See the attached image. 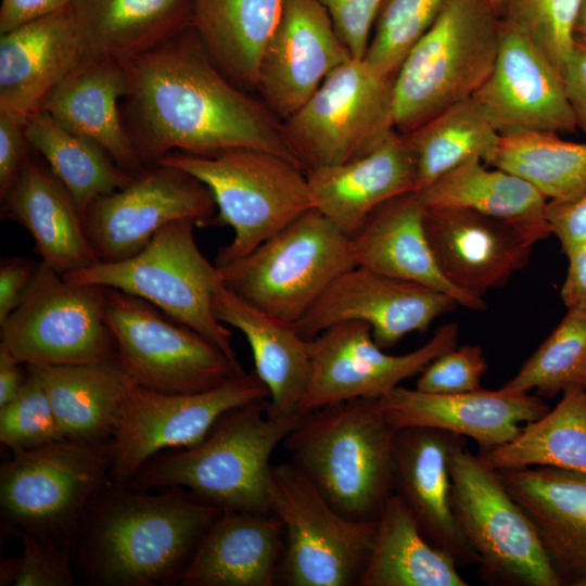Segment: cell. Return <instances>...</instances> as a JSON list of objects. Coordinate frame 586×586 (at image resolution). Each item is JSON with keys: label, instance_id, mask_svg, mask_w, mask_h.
I'll return each instance as SVG.
<instances>
[{"label": "cell", "instance_id": "1", "mask_svg": "<svg viewBox=\"0 0 586 586\" xmlns=\"http://www.w3.org/2000/svg\"><path fill=\"white\" fill-rule=\"evenodd\" d=\"M127 71L120 110L144 166L177 150L209 156L239 148L271 152L300 166L282 122L220 72L192 26L127 62Z\"/></svg>", "mask_w": 586, "mask_h": 586}, {"label": "cell", "instance_id": "2", "mask_svg": "<svg viewBox=\"0 0 586 586\" xmlns=\"http://www.w3.org/2000/svg\"><path fill=\"white\" fill-rule=\"evenodd\" d=\"M153 492L110 480L92 497L73 547L86 584L180 583L200 539L222 511L182 487Z\"/></svg>", "mask_w": 586, "mask_h": 586}, {"label": "cell", "instance_id": "3", "mask_svg": "<svg viewBox=\"0 0 586 586\" xmlns=\"http://www.w3.org/2000/svg\"><path fill=\"white\" fill-rule=\"evenodd\" d=\"M263 398L226 411L198 444L158 453L125 485L182 487L221 511L270 514V458L302 416L273 418Z\"/></svg>", "mask_w": 586, "mask_h": 586}, {"label": "cell", "instance_id": "4", "mask_svg": "<svg viewBox=\"0 0 586 586\" xmlns=\"http://www.w3.org/2000/svg\"><path fill=\"white\" fill-rule=\"evenodd\" d=\"M396 431L378 399L353 398L302 415L283 443L290 462L337 512L353 521L372 522L393 495Z\"/></svg>", "mask_w": 586, "mask_h": 586}, {"label": "cell", "instance_id": "5", "mask_svg": "<svg viewBox=\"0 0 586 586\" xmlns=\"http://www.w3.org/2000/svg\"><path fill=\"white\" fill-rule=\"evenodd\" d=\"M500 23L489 0H445L395 75L396 130L409 133L475 93L495 65Z\"/></svg>", "mask_w": 586, "mask_h": 586}, {"label": "cell", "instance_id": "6", "mask_svg": "<svg viewBox=\"0 0 586 586\" xmlns=\"http://www.w3.org/2000/svg\"><path fill=\"white\" fill-rule=\"evenodd\" d=\"M180 168L212 192L217 216L212 224L232 228L216 267L257 247L305 212L315 208L305 171L291 161L256 149H230L209 156L173 152L161 158Z\"/></svg>", "mask_w": 586, "mask_h": 586}, {"label": "cell", "instance_id": "7", "mask_svg": "<svg viewBox=\"0 0 586 586\" xmlns=\"http://www.w3.org/2000/svg\"><path fill=\"white\" fill-rule=\"evenodd\" d=\"M109 442L62 438L12 453L0 468L2 523L73 550L88 504L111 480Z\"/></svg>", "mask_w": 586, "mask_h": 586}, {"label": "cell", "instance_id": "8", "mask_svg": "<svg viewBox=\"0 0 586 586\" xmlns=\"http://www.w3.org/2000/svg\"><path fill=\"white\" fill-rule=\"evenodd\" d=\"M354 266L349 237L311 208L245 256L217 268L221 283L235 295L294 326Z\"/></svg>", "mask_w": 586, "mask_h": 586}, {"label": "cell", "instance_id": "9", "mask_svg": "<svg viewBox=\"0 0 586 586\" xmlns=\"http://www.w3.org/2000/svg\"><path fill=\"white\" fill-rule=\"evenodd\" d=\"M195 226L193 219L173 221L128 259L100 262L62 276L72 282L107 286L145 300L239 362L231 332L213 311L214 293L221 279L216 265L195 242Z\"/></svg>", "mask_w": 586, "mask_h": 586}, {"label": "cell", "instance_id": "10", "mask_svg": "<svg viewBox=\"0 0 586 586\" xmlns=\"http://www.w3.org/2000/svg\"><path fill=\"white\" fill-rule=\"evenodd\" d=\"M450 507L462 536L479 557L477 574L489 585L561 586L536 528L496 471L466 448L448 460Z\"/></svg>", "mask_w": 586, "mask_h": 586}, {"label": "cell", "instance_id": "11", "mask_svg": "<svg viewBox=\"0 0 586 586\" xmlns=\"http://www.w3.org/2000/svg\"><path fill=\"white\" fill-rule=\"evenodd\" d=\"M271 513L282 523L286 548L280 576L290 586L359 585L377 521L347 519L292 462L272 464Z\"/></svg>", "mask_w": 586, "mask_h": 586}, {"label": "cell", "instance_id": "12", "mask_svg": "<svg viewBox=\"0 0 586 586\" xmlns=\"http://www.w3.org/2000/svg\"><path fill=\"white\" fill-rule=\"evenodd\" d=\"M105 292L106 286L68 281L41 260L18 306L0 324V344L25 366L115 360Z\"/></svg>", "mask_w": 586, "mask_h": 586}, {"label": "cell", "instance_id": "13", "mask_svg": "<svg viewBox=\"0 0 586 586\" xmlns=\"http://www.w3.org/2000/svg\"><path fill=\"white\" fill-rule=\"evenodd\" d=\"M394 78L352 58L282 122L284 139L304 171L349 161L395 129Z\"/></svg>", "mask_w": 586, "mask_h": 586}, {"label": "cell", "instance_id": "14", "mask_svg": "<svg viewBox=\"0 0 586 586\" xmlns=\"http://www.w3.org/2000/svg\"><path fill=\"white\" fill-rule=\"evenodd\" d=\"M105 311L117 360L139 386L167 394L199 393L244 371L204 336L145 300L106 286Z\"/></svg>", "mask_w": 586, "mask_h": 586}, {"label": "cell", "instance_id": "15", "mask_svg": "<svg viewBox=\"0 0 586 586\" xmlns=\"http://www.w3.org/2000/svg\"><path fill=\"white\" fill-rule=\"evenodd\" d=\"M263 398H269V392L255 371H242L215 388L189 394L135 384L109 442L111 481L125 485L153 456L198 444L226 411Z\"/></svg>", "mask_w": 586, "mask_h": 586}, {"label": "cell", "instance_id": "16", "mask_svg": "<svg viewBox=\"0 0 586 586\" xmlns=\"http://www.w3.org/2000/svg\"><path fill=\"white\" fill-rule=\"evenodd\" d=\"M215 209L214 196L203 182L180 168L155 163L125 187L97 198L84 222L100 262L116 263L135 256L173 221L212 224Z\"/></svg>", "mask_w": 586, "mask_h": 586}, {"label": "cell", "instance_id": "17", "mask_svg": "<svg viewBox=\"0 0 586 586\" xmlns=\"http://www.w3.org/2000/svg\"><path fill=\"white\" fill-rule=\"evenodd\" d=\"M458 332L456 323H446L421 347L390 355L374 342L365 321L348 320L330 327L309 340L310 377L300 415L346 399L383 397L455 347Z\"/></svg>", "mask_w": 586, "mask_h": 586}, {"label": "cell", "instance_id": "18", "mask_svg": "<svg viewBox=\"0 0 586 586\" xmlns=\"http://www.w3.org/2000/svg\"><path fill=\"white\" fill-rule=\"evenodd\" d=\"M457 304L442 291L354 266L330 283L294 328L310 340L336 323L360 320L384 349L411 332H424Z\"/></svg>", "mask_w": 586, "mask_h": 586}, {"label": "cell", "instance_id": "19", "mask_svg": "<svg viewBox=\"0 0 586 586\" xmlns=\"http://www.w3.org/2000/svg\"><path fill=\"white\" fill-rule=\"evenodd\" d=\"M471 98L499 136L577 128L562 73L528 37L502 20L495 65Z\"/></svg>", "mask_w": 586, "mask_h": 586}, {"label": "cell", "instance_id": "20", "mask_svg": "<svg viewBox=\"0 0 586 586\" xmlns=\"http://www.w3.org/2000/svg\"><path fill=\"white\" fill-rule=\"evenodd\" d=\"M424 229L437 266L456 289L483 298L524 268L547 233L467 209L424 208Z\"/></svg>", "mask_w": 586, "mask_h": 586}, {"label": "cell", "instance_id": "21", "mask_svg": "<svg viewBox=\"0 0 586 586\" xmlns=\"http://www.w3.org/2000/svg\"><path fill=\"white\" fill-rule=\"evenodd\" d=\"M353 56L317 0H286L259 65L257 91L281 122Z\"/></svg>", "mask_w": 586, "mask_h": 586}, {"label": "cell", "instance_id": "22", "mask_svg": "<svg viewBox=\"0 0 586 586\" xmlns=\"http://www.w3.org/2000/svg\"><path fill=\"white\" fill-rule=\"evenodd\" d=\"M466 437L447 431L407 426L394 436L392 489L407 507L423 536L458 568L479 563L462 536L450 507L448 460Z\"/></svg>", "mask_w": 586, "mask_h": 586}, {"label": "cell", "instance_id": "23", "mask_svg": "<svg viewBox=\"0 0 586 586\" xmlns=\"http://www.w3.org/2000/svg\"><path fill=\"white\" fill-rule=\"evenodd\" d=\"M385 419L396 429L433 428L473 438L480 449L514 440L521 423L549 411L539 397L500 387L458 394H431L397 386L378 399Z\"/></svg>", "mask_w": 586, "mask_h": 586}, {"label": "cell", "instance_id": "24", "mask_svg": "<svg viewBox=\"0 0 586 586\" xmlns=\"http://www.w3.org/2000/svg\"><path fill=\"white\" fill-rule=\"evenodd\" d=\"M305 174L314 207L348 237L380 205L417 190L410 146L396 129L349 161Z\"/></svg>", "mask_w": 586, "mask_h": 586}, {"label": "cell", "instance_id": "25", "mask_svg": "<svg viewBox=\"0 0 586 586\" xmlns=\"http://www.w3.org/2000/svg\"><path fill=\"white\" fill-rule=\"evenodd\" d=\"M532 520L561 586L586 579V474L552 467L496 471Z\"/></svg>", "mask_w": 586, "mask_h": 586}, {"label": "cell", "instance_id": "26", "mask_svg": "<svg viewBox=\"0 0 586 586\" xmlns=\"http://www.w3.org/2000/svg\"><path fill=\"white\" fill-rule=\"evenodd\" d=\"M71 5L0 37V113L21 124L39 112L79 63Z\"/></svg>", "mask_w": 586, "mask_h": 586}, {"label": "cell", "instance_id": "27", "mask_svg": "<svg viewBox=\"0 0 586 586\" xmlns=\"http://www.w3.org/2000/svg\"><path fill=\"white\" fill-rule=\"evenodd\" d=\"M1 206L2 217L24 227L42 262L59 273L100 263L82 214L46 162L28 154Z\"/></svg>", "mask_w": 586, "mask_h": 586}, {"label": "cell", "instance_id": "28", "mask_svg": "<svg viewBox=\"0 0 586 586\" xmlns=\"http://www.w3.org/2000/svg\"><path fill=\"white\" fill-rule=\"evenodd\" d=\"M423 219L424 206L416 191L380 205L349 237L355 265L442 291L466 308L485 310L483 298L462 293L443 276Z\"/></svg>", "mask_w": 586, "mask_h": 586}, {"label": "cell", "instance_id": "29", "mask_svg": "<svg viewBox=\"0 0 586 586\" xmlns=\"http://www.w3.org/2000/svg\"><path fill=\"white\" fill-rule=\"evenodd\" d=\"M128 88L127 63L112 59L80 61L41 110L68 130L98 143L120 168L136 175L145 166L118 105Z\"/></svg>", "mask_w": 586, "mask_h": 586}, {"label": "cell", "instance_id": "30", "mask_svg": "<svg viewBox=\"0 0 586 586\" xmlns=\"http://www.w3.org/2000/svg\"><path fill=\"white\" fill-rule=\"evenodd\" d=\"M283 526L272 513L222 511L200 539L184 586H272Z\"/></svg>", "mask_w": 586, "mask_h": 586}, {"label": "cell", "instance_id": "31", "mask_svg": "<svg viewBox=\"0 0 586 586\" xmlns=\"http://www.w3.org/2000/svg\"><path fill=\"white\" fill-rule=\"evenodd\" d=\"M217 320L231 326L249 342L255 372L269 392L268 413L273 418L300 415L310 377L309 340L293 324L281 321L249 304L221 282L213 297Z\"/></svg>", "mask_w": 586, "mask_h": 586}, {"label": "cell", "instance_id": "32", "mask_svg": "<svg viewBox=\"0 0 586 586\" xmlns=\"http://www.w3.org/2000/svg\"><path fill=\"white\" fill-rule=\"evenodd\" d=\"M69 5L80 61L127 63L191 26V0H71Z\"/></svg>", "mask_w": 586, "mask_h": 586}, {"label": "cell", "instance_id": "33", "mask_svg": "<svg viewBox=\"0 0 586 586\" xmlns=\"http://www.w3.org/2000/svg\"><path fill=\"white\" fill-rule=\"evenodd\" d=\"M52 403L64 438L109 442L136 384L117 359L72 366H28Z\"/></svg>", "mask_w": 586, "mask_h": 586}, {"label": "cell", "instance_id": "34", "mask_svg": "<svg viewBox=\"0 0 586 586\" xmlns=\"http://www.w3.org/2000/svg\"><path fill=\"white\" fill-rule=\"evenodd\" d=\"M286 0H191V26L213 63L241 89L256 90L260 60Z\"/></svg>", "mask_w": 586, "mask_h": 586}, {"label": "cell", "instance_id": "35", "mask_svg": "<svg viewBox=\"0 0 586 586\" xmlns=\"http://www.w3.org/2000/svg\"><path fill=\"white\" fill-rule=\"evenodd\" d=\"M417 194L424 208L467 209L552 233L545 214L547 199L521 177L497 167L486 168L477 157Z\"/></svg>", "mask_w": 586, "mask_h": 586}, {"label": "cell", "instance_id": "36", "mask_svg": "<svg viewBox=\"0 0 586 586\" xmlns=\"http://www.w3.org/2000/svg\"><path fill=\"white\" fill-rule=\"evenodd\" d=\"M457 568L423 536L407 507L393 494L378 519L359 586H467Z\"/></svg>", "mask_w": 586, "mask_h": 586}, {"label": "cell", "instance_id": "37", "mask_svg": "<svg viewBox=\"0 0 586 586\" xmlns=\"http://www.w3.org/2000/svg\"><path fill=\"white\" fill-rule=\"evenodd\" d=\"M553 409L522 426L512 441L480 449V461L494 471L552 467L586 474V392L568 386Z\"/></svg>", "mask_w": 586, "mask_h": 586}, {"label": "cell", "instance_id": "38", "mask_svg": "<svg viewBox=\"0 0 586 586\" xmlns=\"http://www.w3.org/2000/svg\"><path fill=\"white\" fill-rule=\"evenodd\" d=\"M24 132L29 148L63 183L82 216L97 198L125 187L133 177L98 143L68 130L43 110L26 120Z\"/></svg>", "mask_w": 586, "mask_h": 586}, {"label": "cell", "instance_id": "39", "mask_svg": "<svg viewBox=\"0 0 586 586\" xmlns=\"http://www.w3.org/2000/svg\"><path fill=\"white\" fill-rule=\"evenodd\" d=\"M484 163L521 177L547 201L586 191V143L566 141L557 132L500 136Z\"/></svg>", "mask_w": 586, "mask_h": 586}, {"label": "cell", "instance_id": "40", "mask_svg": "<svg viewBox=\"0 0 586 586\" xmlns=\"http://www.w3.org/2000/svg\"><path fill=\"white\" fill-rule=\"evenodd\" d=\"M417 170V191L472 160L483 162L500 136L472 98L462 100L406 133Z\"/></svg>", "mask_w": 586, "mask_h": 586}, {"label": "cell", "instance_id": "41", "mask_svg": "<svg viewBox=\"0 0 586 586\" xmlns=\"http://www.w3.org/2000/svg\"><path fill=\"white\" fill-rule=\"evenodd\" d=\"M586 362V310L568 313L527 358L517 374L501 387L552 398L568 386L577 384Z\"/></svg>", "mask_w": 586, "mask_h": 586}, {"label": "cell", "instance_id": "42", "mask_svg": "<svg viewBox=\"0 0 586 586\" xmlns=\"http://www.w3.org/2000/svg\"><path fill=\"white\" fill-rule=\"evenodd\" d=\"M445 0H383L365 61L384 76H395L403 61L438 16Z\"/></svg>", "mask_w": 586, "mask_h": 586}, {"label": "cell", "instance_id": "43", "mask_svg": "<svg viewBox=\"0 0 586 586\" xmlns=\"http://www.w3.org/2000/svg\"><path fill=\"white\" fill-rule=\"evenodd\" d=\"M582 0H505L501 20L528 37L562 73Z\"/></svg>", "mask_w": 586, "mask_h": 586}, {"label": "cell", "instance_id": "44", "mask_svg": "<svg viewBox=\"0 0 586 586\" xmlns=\"http://www.w3.org/2000/svg\"><path fill=\"white\" fill-rule=\"evenodd\" d=\"M26 368L20 393L0 406V441L12 453L64 438L43 384L30 367Z\"/></svg>", "mask_w": 586, "mask_h": 586}, {"label": "cell", "instance_id": "45", "mask_svg": "<svg viewBox=\"0 0 586 586\" xmlns=\"http://www.w3.org/2000/svg\"><path fill=\"white\" fill-rule=\"evenodd\" d=\"M22 544L18 556L4 559L0 565V585L72 586L71 549L25 531H14Z\"/></svg>", "mask_w": 586, "mask_h": 586}, {"label": "cell", "instance_id": "46", "mask_svg": "<svg viewBox=\"0 0 586 586\" xmlns=\"http://www.w3.org/2000/svg\"><path fill=\"white\" fill-rule=\"evenodd\" d=\"M487 361L480 345L453 347L420 372L416 390L431 394H458L482 388Z\"/></svg>", "mask_w": 586, "mask_h": 586}, {"label": "cell", "instance_id": "47", "mask_svg": "<svg viewBox=\"0 0 586 586\" xmlns=\"http://www.w3.org/2000/svg\"><path fill=\"white\" fill-rule=\"evenodd\" d=\"M354 59H364L383 0H317Z\"/></svg>", "mask_w": 586, "mask_h": 586}, {"label": "cell", "instance_id": "48", "mask_svg": "<svg viewBox=\"0 0 586 586\" xmlns=\"http://www.w3.org/2000/svg\"><path fill=\"white\" fill-rule=\"evenodd\" d=\"M546 219L566 254L586 241V191L562 201H548Z\"/></svg>", "mask_w": 586, "mask_h": 586}, {"label": "cell", "instance_id": "49", "mask_svg": "<svg viewBox=\"0 0 586 586\" xmlns=\"http://www.w3.org/2000/svg\"><path fill=\"white\" fill-rule=\"evenodd\" d=\"M28 142L24 125L0 113V198H2L20 173L28 156Z\"/></svg>", "mask_w": 586, "mask_h": 586}, {"label": "cell", "instance_id": "50", "mask_svg": "<svg viewBox=\"0 0 586 586\" xmlns=\"http://www.w3.org/2000/svg\"><path fill=\"white\" fill-rule=\"evenodd\" d=\"M37 266L33 260L10 257L0 264V324L18 306Z\"/></svg>", "mask_w": 586, "mask_h": 586}, {"label": "cell", "instance_id": "51", "mask_svg": "<svg viewBox=\"0 0 586 586\" xmlns=\"http://www.w3.org/2000/svg\"><path fill=\"white\" fill-rule=\"evenodd\" d=\"M562 76L577 127L586 133V44L574 42Z\"/></svg>", "mask_w": 586, "mask_h": 586}, {"label": "cell", "instance_id": "52", "mask_svg": "<svg viewBox=\"0 0 586 586\" xmlns=\"http://www.w3.org/2000/svg\"><path fill=\"white\" fill-rule=\"evenodd\" d=\"M71 0H1L0 35L67 8Z\"/></svg>", "mask_w": 586, "mask_h": 586}, {"label": "cell", "instance_id": "53", "mask_svg": "<svg viewBox=\"0 0 586 586\" xmlns=\"http://www.w3.org/2000/svg\"><path fill=\"white\" fill-rule=\"evenodd\" d=\"M569 268L560 295L568 309L586 310V241L568 252Z\"/></svg>", "mask_w": 586, "mask_h": 586}, {"label": "cell", "instance_id": "54", "mask_svg": "<svg viewBox=\"0 0 586 586\" xmlns=\"http://www.w3.org/2000/svg\"><path fill=\"white\" fill-rule=\"evenodd\" d=\"M11 352L0 344V406L5 405L20 393L26 377L27 368Z\"/></svg>", "mask_w": 586, "mask_h": 586}, {"label": "cell", "instance_id": "55", "mask_svg": "<svg viewBox=\"0 0 586 586\" xmlns=\"http://www.w3.org/2000/svg\"><path fill=\"white\" fill-rule=\"evenodd\" d=\"M574 40L586 44V0H582L575 27Z\"/></svg>", "mask_w": 586, "mask_h": 586}, {"label": "cell", "instance_id": "56", "mask_svg": "<svg viewBox=\"0 0 586 586\" xmlns=\"http://www.w3.org/2000/svg\"><path fill=\"white\" fill-rule=\"evenodd\" d=\"M504 1L505 0H489V2L492 3V5L494 7V9L496 10L499 16H501Z\"/></svg>", "mask_w": 586, "mask_h": 586}, {"label": "cell", "instance_id": "57", "mask_svg": "<svg viewBox=\"0 0 586 586\" xmlns=\"http://www.w3.org/2000/svg\"><path fill=\"white\" fill-rule=\"evenodd\" d=\"M578 384H581L586 392V362L584 364L582 368V371L578 378Z\"/></svg>", "mask_w": 586, "mask_h": 586}, {"label": "cell", "instance_id": "58", "mask_svg": "<svg viewBox=\"0 0 586 586\" xmlns=\"http://www.w3.org/2000/svg\"><path fill=\"white\" fill-rule=\"evenodd\" d=\"M581 586H586V579L581 584Z\"/></svg>", "mask_w": 586, "mask_h": 586}]
</instances>
